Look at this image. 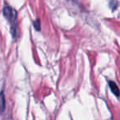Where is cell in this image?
Listing matches in <instances>:
<instances>
[{
	"label": "cell",
	"instance_id": "obj_4",
	"mask_svg": "<svg viewBox=\"0 0 120 120\" xmlns=\"http://www.w3.org/2000/svg\"><path fill=\"white\" fill-rule=\"evenodd\" d=\"M34 26H35V28L37 30H40V20H39V19H37L36 21L34 22Z\"/></svg>",
	"mask_w": 120,
	"mask_h": 120
},
{
	"label": "cell",
	"instance_id": "obj_2",
	"mask_svg": "<svg viewBox=\"0 0 120 120\" xmlns=\"http://www.w3.org/2000/svg\"><path fill=\"white\" fill-rule=\"evenodd\" d=\"M109 88L111 89L112 92H113L115 95H117V96H119L120 95V90H119V89H118V86L116 85V83H114L113 82L109 81Z\"/></svg>",
	"mask_w": 120,
	"mask_h": 120
},
{
	"label": "cell",
	"instance_id": "obj_3",
	"mask_svg": "<svg viewBox=\"0 0 120 120\" xmlns=\"http://www.w3.org/2000/svg\"><path fill=\"white\" fill-rule=\"evenodd\" d=\"M6 107V100L4 92H0V113H3Z\"/></svg>",
	"mask_w": 120,
	"mask_h": 120
},
{
	"label": "cell",
	"instance_id": "obj_1",
	"mask_svg": "<svg viewBox=\"0 0 120 120\" xmlns=\"http://www.w3.org/2000/svg\"><path fill=\"white\" fill-rule=\"evenodd\" d=\"M4 15L8 21L9 22L11 25V31H12V35L14 38H17V13L16 10L9 7L8 5H5L4 8Z\"/></svg>",
	"mask_w": 120,
	"mask_h": 120
}]
</instances>
